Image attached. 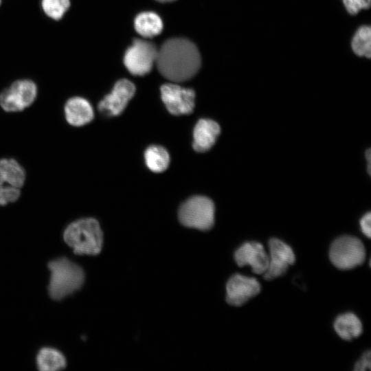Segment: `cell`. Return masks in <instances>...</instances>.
<instances>
[{"instance_id": "obj_1", "label": "cell", "mask_w": 371, "mask_h": 371, "mask_svg": "<svg viewBox=\"0 0 371 371\" xmlns=\"http://www.w3.org/2000/svg\"><path fill=\"white\" fill-rule=\"evenodd\" d=\"M155 63L160 74L174 82L192 78L201 66V56L196 45L183 38H172L157 49Z\"/></svg>"}, {"instance_id": "obj_2", "label": "cell", "mask_w": 371, "mask_h": 371, "mask_svg": "<svg viewBox=\"0 0 371 371\" xmlns=\"http://www.w3.org/2000/svg\"><path fill=\"white\" fill-rule=\"evenodd\" d=\"M50 278L48 293L52 299L61 300L79 290L85 281L82 269L65 257L48 263Z\"/></svg>"}, {"instance_id": "obj_3", "label": "cell", "mask_w": 371, "mask_h": 371, "mask_svg": "<svg viewBox=\"0 0 371 371\" xmlns=\"http://www.w3.org/2000/svg\"><path fill=\"white\" fill-rule=\"evenodd\" d=\"M65 242L79 255H97L102 247L103 236L98 222L92 218L71 223L63 233Z\"/></svg>"}, {"instance_id": "obj_4", "label": "cell", "mask_w": 371, "mask_h": 371, "mask_svg": "<svg viewBox=\"0 0 371 371\" xmlns=\"http://www.w3.org/2000/svg\"><path fill=\"white\" fill-rule=\"evenodd\" d=\"M179 219L186 227L203 231L208 230L214 222L213 202L203 196L191 197L181 205Z\"/></svg>"}, {"instance_id": "obj_5", "label": "cell", "mask_w": 371, "mask_h": 371, "mask_svg": "<svg viewBox=\"0 0 371 371\" xmlns=\"http://www.w3.org/2000/svg\"><path fill=\"white\" fill-rule=\"evenodd\" d=\"M329 256L331 262L337 268L348 270L364 262L366 249L359 238L351 236H343L333 243Z\"/></svg>"}, {"instance_id": "obj_6", "label": "cell", "mask_w": 371, "mask_h": 371, "mask_svg": "<svg viewBox=\"0 0 371 371\" xmlns=\"http://www.w3.org/2000/svg\"><path fill=\"white\" fill-rule=\"evenodd\" d=\"M25 180V170L15 159H0V205L18 200Z\"/></svg>"}, {"instance_id": "obj_7", "label": "cell", "mask_w": 371, "mask_h": 371, "mask_svg": "<svg viewBox=\"0 0 371 371\" xmlns=\"http://www.w3.org/2000/svg\"><path fill=\"white\" fill-rule=\"evenodd\" d=\"M157 54V49L153 43L137 38L126 51L124 63L131 74L144 76L152 69Z\"/></svg>"}, {"instance_id": "obj_8", "label": "cell", "mask_w": 371, "mask_h": 371, "mask_svg": "<svg viewBox=\"0 0 371 371\" xmlns=\"http://www.w3.org/2000/svg\"><path fill=\"white\" fill-rule=\"evenodd\" d=\"M37 89L29 80H17L0 94V106L7 112H18L30 106L36 99Z\"/></svg>"}, {"instance_id": "obj_9", "label": "cell", "mask_w": 371, "mask_h": 371, "mask_svg": "<svg viewBox=\"0 0 371 371\" xmlns=\"http://www.w3.org/2000/svg\"><path fill=\"white\" fill-rule=\"evenodd\" d=\"M160 91L162 101L171 114L181 115L192 112L195 98L194 90L175 83H167L161 87Z\"/></svg>"}, {"instance_id": "obj_10", "label": "cell", "mask_w": 371, "mask_h": 371, "mask_svg": "<svg viewBox=\"0 0 371 371\" xmlns=\"http://www.w3.org/2000/svg\"><path fill=\"white\" fill-rule=\"evenodd\" d=\"M269 265L264 278L271 280L284 274L289 267L295 262L292 249L282 240L272 238L269 241Z\"/></svg>"}, {"instance_id": "obj_11", "label": "cell", "mask_w": 371, "mask_h": 371, "mask_svg": "<svg viewBox=\"0 0 371 371\" xmlns=\"http://www.w3.org/2000/svg\"><path fill=\"white\" fill-rule=\"evenodd\" d=\"M135 92V87L127 79L118 80L112 91L99 103L100 111L106 116H117L122 113Z\"/></svg>"}, {"instance_id": "obj_12", "label": "cell", "mask_w": 371, "mask_h": 371, "mask_svg": "<svg viewBox=\"0 0 371 371\" xmlns=\"http://www.w3.org/2000/svg\"><path fill=\"white\" fill-rule=\"evenodd\" d=\"M260 289L256 279L236 274L227 283L226 300L232 306H239L258 295Z\"/></svg>"}, {"instance_id": "obj_13", "label": "cell", "mask_w": 371, "mask_h": 371, "mask_svg": "<svg viewBox=\"0 0 371 371\" xmlns=\"http://www.w3.org/2000/svg\"><path fill=\"white\" fill-rule=\"evenodd\" d=\"M235 260L240 267L250 265L254 273L264 274L268 268L269 255L263 245L256 242L243 244L235 252Z\"/></svg>"}, {"instance_id": "obj_14", "label": "cell", "mask_w": 371, "mask_h": 371, "mask_svg": "<svg viewBox=\"0 0 371 371\" xmlns=\"http://www.w3.org/2000/svg\"><path fill=\"white\" fill-rule=\"evenodd\" d=\"M220 126L210 119L198 121L193 131V148L197 152L210 150L216 142L220 134Z\"/></svg>"}, {"instance_id": "obj_15", "label": "cell", "mask_w": 371, "mask_h": 371, "mask_svg": "<svg viewBox=\"0 0 371 371\" xmlns=\"http://www.w3.org/2000/svg\"><path fill=\"white\" fill-rule=\"evenodd\" d=\"M67 122L74 126H82L89 123L93 118V110L91 104L81 97L69 99L64 107Z\"/></svg>"}, {"instance_id": "obj_16", "label": "cell", "mask_w": 371, "mask_h": 371, "mask_svg": "<svg viewBox=\"0 0 371 371\" xmlns=\"http://www.w3.org/2000/svg\"><path fill=\"white\" fill-rule=\"evenodd\" d=\"M134 27L136 32L144 38H152L159 35L163 30L161 17L153 12L139 13L135 19Z\"/></svg>"}, {"instance_id": "obj_17", "label": "cell", "mask_w": 371, "mask_h": 371, "mask_svg": "<svg viewBox=\"0 0 371 371\" xmlns=\"http://www.w3.org/2000/svg\"><path fill=\"white\" fill-rule=\"evenodd\" d=\"M334 328L339 336L347 341L358 337L362 333L361 321L355 314L350 313L337 317Z\"/></svg>"}, {"instance_id": "obj_18", "label": "cell", "mask_w": 371, "mask_h": 371, "mask_svg": "<svg viewBox=\"0 0 371 371\" xmlns=\"http://www.w3.org/2000/svg\"><path fill=\"white\" fill-rule=\"evenodd\" d=\"M36 365L42 371H54L63 369L66 359L58 350L53 348H41L36 355Z\"/></svg>"}, {"instance_id": "obj_19", "label": "cell", "mask_w": 371, "mask_h": 371, "mask_svg": "<svg viewBox=\"0 0 371 371\" xmlns=\"http://www.w3.org/2000/svg\"><path fill=\"white\" fill-rule=\"evenodd\" d=\"M145 161L148 168L154 172H161L168 166L170 157L168 151L159 146H151L145 151Z\"/></svg>"}, {"instance_id": "obj_20", "label": "cell", "mask_w": 371, "mask_h": 371, "mask_svg": "<svg viewBox=\"0 0 371 371\" xmlns=\"http://www.w3.org/2000/svg\"><path fill=\"white\" fill-rule=\"evenodd\" d=\"M370 27L367 25L361 26L356 32L352 41V48L357 55L370 57Z\"/></svg>"}, {"instance_id": "obj_21", "label": "cell", "mask_w": 371, "mask_h": 371, "mask_svg": "<svg viewBox=\"0 0 371 371\" xmlns=\"http://www.w3.org/2000/svg\"><path fill=\"white\" fill-rule=\"evenodd\" d=\"M70 5L69 0H42L45 14L55 20L60 19Z\"/></svg>"}, {"instance_id": "obj_22", "label": "cell", "mask_w": 371, "mask_h": 371, "mask_svg": "<svg viewBox=\"0 0 371 371\" xmlns=\"http://www.w3.org/2000/svg\"><path fill=\"white\" fill-rule=\"evenodd\" d=\"M343 2L351 14H357L361 9H367L370 5V0H343Z\"/></svg>"}, {"instance_id": "obj_23", "label": "cell", "mask_w": 371, "mask_h": 371, "mask_svg": "<svg viewBox=\"0 0 371 371\" xmlns=\"http://www.w3.org/2000/svg\"><path fill=\"white\" fill-rule=\"evenodd\" d=\"M371 366V354L370 351L366 352L362 356L361 359L358 361L355 366L356 371H366L370 369Z\"/></svg>"}, {"instance_id": "obj_24", "label": "cell", "mask_w": 371, "mask_h": 371, "mask_svg": "<svg viewBox=\"0 0 371 371\" xmlns=\"http://www.w3.org/2000/svg\"><path fill=\"white\" fill-rule=\"evenodd\" d=\"M360 226L363 233L370 238L371 235V214L370 212L366 214L360 221Z\"/></svg>"}, {"instance_id": "obj_25", "label": "cell", "mask_w": 371, "mask_h": 371, "mask_svg": "<svg viewBox=\"0 0 371 371\" xmlns=\"http://www.w3.org/2000/svg\"><path fill=\"white\" fill-rule=\"evenodd\" d=\"M159 2H161V3H168V2H172V1H174L175 0H156Z\"/></svg>"}, {"instance_id": "obj_26", "label": "cell", "mask_w": 371, "mask_h": 371, "mask_svg": "<svg viewBox=\"0 0 371 371\" xmlns=\"http://www.w3.org/2000/svg\"><path fill=\"white\" fill-rule=\"evenodd\" d=\"M0 2H1V0H0Z\"/></svg>"}]
</instances>
